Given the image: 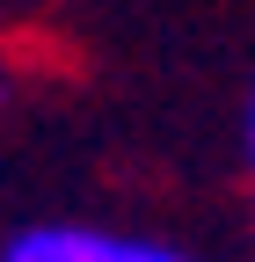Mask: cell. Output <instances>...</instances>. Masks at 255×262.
Returning <instances> with one entry per match:
<instances>
[{
	"label": "cell",
	"mask_w": 255,
	"mask_h": 262,
	"mask_svg": "<svg viewBox=\"0 0 255 262\" xmlns=\"http://www.w3.org/2000/svg\"><path fill=\"white\" fill-rule=\"evenodd\" d=\"M0 262H197V255H182L175 241H153V233L51 219V226H15L8 248H0Z\"/></svg>",
	"instance_id": "cell-1"
},
{
	"label": "cell",
	"mask_w": 255,
	"mask_h": 262,
	"mask_svg": "<svg viewBox=\"0 0 255 262\" xmlns=\"http://www.w3.org/2000/svg\"><path fill=\"white\" fill-rule=\"evenodd\" d=\"M241 139H248V168H255V95H248V124H241Z\"/></svg>",
	"instance_id": "cell-2"
},
{
	"label": "cell",
	"mask_w": 255,
	"mask_h": 262,
	"mask_svg": "<svg viewBox=\"0 0 255 262\" xmlns=\"http://www.w3.org/2000/svg\"><path fill=\"white\" fill-rule=\"evenodd\" d=\"M8 95H15V80H8V66H0V110H8Z\"/></svg>",
	"instance_id": "cell-3"
}]
</instances>
